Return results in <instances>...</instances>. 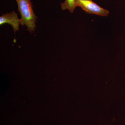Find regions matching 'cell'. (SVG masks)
<instances>
[{"label": "cell", "mask_w": 125, "mask_h": 125, "mask_svg": "<svg viewBox=\"0 0 125 125\" xmlns=\"http://www.w3.org/2000/svg\"><path fill=\"white\" fill-rule=\"evenodd\" d=\"M76 6L81 7L86 13L107 16L109 11L102 8L92 0H76Z\"/></svg>", "instance_id": "2"}, {"label": "cell", "mask_w": 125, "mask_h": 125, "mask_svg": "<svg viewBox=\"0 0 125 125\" xmlns=\"http://www.w3.org/2000/svg\"><path fill=\"white\" fill-rule=\"evenodd\" d=\"M76 0H65L64 2L61 4V7L62 10H68L71 13L73 12L76 7Z\"/></svg>", "instance_id": "4"}, {"label": "cell", "mask_w": 125, "mask_h": 125, "mask_svg": "<svg viewBox=\"0 0 125 125\" xmlns=\"http://www.w3.org/2000/svg\"><path fill=\"white\" fill-rule=\"evenodd\" d=\"M9 24L12 26L15 33L16 31L19 29V25L20 24V20L18 17V14L14 11L10 13H7L2 14L0 17V25L4 24Z\"/></svg>", "instance_id": "3"}, {"label": "cell", "mask_w": 125, "mask_h": 125, "mask_svg": "<svg viewBox=\"0 0 125 125\" xmlns=\"http://www.w3.org/2000/svg\"><path fill=\"white\" fill-rule=\"evenodd\" d=\"M18 10L21 15L20 19L21 25H25L30 32H34L36 27L37 17L33 9L32 4L30 0H16Z\"/></svg>", "instance_id": "1"}]
</instances>
